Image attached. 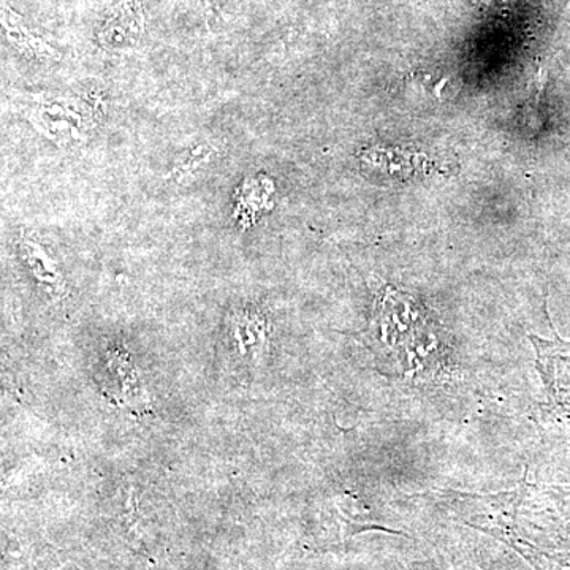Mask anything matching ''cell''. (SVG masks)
Returning a JSON list of instances; mask_svg holds the SVG:
<instances>
[{
	"mask_svg": "<svg viewBox=\"0 0 570 570\" xmlns=\"http://www.w3.org/2000/svg\"><path fill=\"white\" fill-rule=\"evenodd\" d=\"M29 108V121L59 146L81 145L86 135L96 126L99 112L94 110L88 100L51 99V97H32Z\"/></svg>",
	"mask_w": 570,
	"mask_h": 570,
	"instance_id": "obj_1",
	"label": "cell"
},
{
	"mask_svg": "<svg viewBox=\"0 0 570 570\" xmlns=\"http://www.w3.org/2000/svg\"><path fill=\"white\" fill-rule=\"evenodd\" d=\"M146 18L142 0H119L105 14L97 43L108 52L130 51L140 43Z\"/></svg>",
	"mask_w": 570,
	"mask_h": 570,
	"instance_id": "obj_2",
	"label": "cell"
},
{
	"mask_svg": "<svg viewBox=\"0 0 570 570\" xmlns=\"http://www.w3.org/2000/svg\"><path fill=\"white\" fill-rule=\"evenodd\" d=\"M2 24L7 40L22 55L39 59V61H59L61 59L59 51L52 48L47 40L29 31L21 18L10 7L3 6Z\"/></svg>",
	"mask_w": 570,
	"mask_h": 570,
	"instance_id": "obj_4",
	"label": "cell"
},
{
	"mask_svg": "<svg viewBox=\"0 0 570 570\" xmlns=\"http://www.w3.org/2000/svg\"><path fill=\"white\" fill-rule=\"evenodd\" d=\"M554 341L530 335L538 352V370L558 406L570 409V341L553 332Z\"/></svg>",
	"mask_w": 570,
	"mask_h": 570,
	"instance_id": "obj_3",
	"label": "cell"
}]
</instances>
